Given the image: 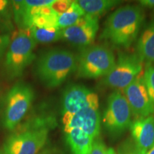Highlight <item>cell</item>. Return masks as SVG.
<instances>
[{
    "instance_id": "obj_7",
    "label": "cell",
    "mask_w": 154,
    "mask_h": 154,
    "mask_svg": "<svg viewBox=\"0 0 154 154\" xmlns=\"http://www.w3.org/2000/svg\"><path fill=\"white\" fill-rule=\"evenodd\" d=\"M131 110L124 94L119 90L113 91L107 99L103 114V124L113 137L119 136L129 128Z\"/></svg>"
},
{
    "instance_id": "obj_29",
    "label": "cell",
    "mask_w": 154,
    "mask_h": 154,
    "mask_svg": "<svg viewBox=\"0 0 154 154\" xmlns=\"http://www.w3.org/2000/svg\"><path fill=\"white\" fill-rule=\"evenodd\" d=\"M0 154H5V153H4V152H3V151H0Z\"/></svg>"
},
{
    "instance_id": "obj_3",
    "label": "cell",
    "mask_w": 154,
    "mask_h": 154,
    "mask_svg": "<svg viewBox=\"0 0 154 154\" xmlns=\"http://www.w3.org/2000/svg\"><path fill=\"white\" fill-rule=\"evenodd\" d=\"M52 121L38 119L16 129L5 140V154H37L47 143Z\"/></svg>"
},
{
    "instance_id": "obj_11",
    "label": "cell",
    "mask_w": 154,
    "mask_h": 154,
    "mask_svg": "<svg viewBox=\"0 0 154 154\" xmlns=\"http://www.w3.org/2000/svg\"><path fill=\"white\" fill-rule=\"evenodd\" d=\"M124 95L131 112L138 118L154 115V106L144 84L143 76H138L124 89Z\"/></svg>"
},
{
    "instance_id": "obj_18",
    "label": "cell",
    "mask_w": 154,
    "mask_h": 154,
    "mask_svg": "<svg viewBox=\"0 0 154 154\" xmlns=\"http://www.w3.org/2000/svg\"><path fill=\"white\" fill-rule=\"evenodd\" d=\"M85 14L76 1H73L70 7L64 13L59 15L57 21L58 27L64 29L74 26L82 17Z\"/></svg>"
},
{
    "instance_id": "obj_26",
    "label": "cell",
    "mask_w": 154,
    "mask_h": 154,
    "mask_svg": "<svg viewBox=\"0 0 154 154\" xmlns=\"http://www.w3.org/2000/svg\"><path fill=\"white\" fill-rule=\"evenodd\" d=\"M37 154H58V151L54 146L47 143Z\"/></svg>"
},
{
    "instance_id": "obj_22",
    "label": "cell",
    "mask_w": 154,
    "mask_h": 154,
    "mask_svg": "<svg viewBox=\"0 0 154 154\" xmlns=\"http://www.w3.org/2000/svg\"><path fill=\"white\" fill-rule=\"evenodd\" d=\"M12 17V1L0 0V17L5 20L11 22Z\"/></svg>"
},
{
    "instance_id": "obj_9",
    "label": "cell",
    "mask_w": 154,
    "mask_h": 154,
    "mask_svg": "<svg viewBox=\"0 0 154 154\" xmlns=\"http://www.w3.org/2000/svg\"><path fill=\"white\" fill-rule=\"evenodd\" d=\"M88 108H99L97 94L85 86H69L64 90L61 99V121Z\"/></svg>"
},
{
    "instance_id": "obj_2",
    "label": "cell",
    "mask_w": 154,
    "mask_h": 154,
    "mask_svg": "<svg viewBox=\"0 0 154 154\" xmlns=\"http://www.w3.org/2000/svg\"><path fill=\"white\" fill-rule=\"evenodd\" d=\"M77 68V56L63 49H53L42 54L36 59L35 74L44 86H59Z\"/></svg>"
},
{
    "instance_id": "obj_14",
    "label": "cell",
    "mask_w": 154,
    "mask_h": 154,
    "mask_svg": "<svg viewBox=\"0 0 154 154\" xmlns=\"http://www.w3.org/2000/svg\"><path fill=\"white\" fill-rule=\"evenodd\" d=\"M136 54L143 61L154 63V19L143 29L138 37Z\"/></svg>"
},
{
    "instance_id": "obj_16",
    "label": "cell",
    "mask_w": 154,
    "mask_h": 154,
    "mask_svg": "<svg viewBox=\"0 0 154 154\" xmlns=\"http://www.w3.org/2000/svg\"><path fill=\"white\" fill-rule=\"evenodd\" d=\"M78 5L85 13L90 16L99 17L111 9L118 6L121 1L118 0H78Z\"/></svg>"
},
{
    "instance_id": "obj_17",
    "label": "cell",
    "mask_w": 154,
    "mask_h": 154,
    "mask_svg": "<svg viewBox=\"0 0 154 154\" xmlns=\"http://www.w3.org/2000/svg\"><path fill=\"white\" fill-rule=\"evenodd\" d=\"M28 31L36 44H50L61 39V29L59 27L38 28L32 26Z\"/></svg>"
},
{
    "instance_id": "obj_1",
    "label": "cell",
    "mask_w": 154,
    "mask_h": 154,
    "mask_svg": "<svg viewBox=\"0 0 154 154\" xmlns=\"http://www.w3.org/2000/svg\"><path fill=\"white\" fill-rule=\"evenodd\" d=\"M144 19L140 7L135 5L121 7L108 17L100 38L116 47H130L138 37Z\"/></svg>"
},
{
    "instance_id": "obj_19",
    "label": "cell",
    "mask_w": 154,
    "mask_h": 154,
    "mask_svg": "<svg viewBox=\"0 0 154 154\" xmlns=\"http://www.w3.org/2000/svg\"><path fill=\"white\" fill-rule=\"evenodd\" d=\"M143 79L150 99L154 106V65H150L146 69Z\"/></svg>"
},
{
    "instance_id": "obj_28",
    "label": "cell",
    "mask_w": 154,
    "mask_h": 154,
    "mask_svg": "<svg viewBox=\"0 0 154 154\" xmlns=\"http://www.w3.org/2000/svg\"><path fill=\"white\" fill-rule=\"evenodd\" d=\"M146 154H154V143L153 145L152 146V147L150 149L149 151H147V153Z\"/></svg>"
},
{
    "instance_id": "obj_6",
    "label": "cell",
    "mask_w": 154,
    "mask_h": 154,
    "mask_svg": "<svg viewBox=\"0 0 154 154\" xmlns=\"http://www.w3.org/2000/svg\"><path fill=\"white\" fill-rule=\"evenodd\" d=\"M115 63V57L110 49L103 45H91L81 49L77 56L76 76L88 79L105 77Z\"/></svg>"
},
{
    "instance_id": "obj_12",
    "label": "cell",
    "mask_w": 154,
    "mask_h": 154,
    "mask_svg": "<svg viewBox=\"0 0 154 154\" xmlns=\"http://www.w3.org/2000/svg\"><path fill=\"white\" fill-rule=\"evenodd\" d=\"M101 118L99 108H88L62 122L64 132L78 129L95 139L99 136Z\"/></svg>"
},
{
    "instance_id": "obj_25",
    "label": "cell",
    "mask_w": 154,
    "mask_h": 154,
    "mask_svg": "<svg viewBox=\"0 0 154 154\" xmlns=\"http://www.w3.org/2000/svg\"><path fill=\"white\" fill-rule=\"evenodd\" d=\"M14 29L11 22L5 20L0 17V35L4 34H10Z\"/></svg>"
},
{
    "instance_id": "obj_27",
    "label": "cell",
    "mask_w": 154,
    "mask_h": 154,
    "mask_svg": "<svg viewBox=\"0 0 154 154\" xmlns=\"http://www.w3.org/2000/svg\"><path fill=\"white\" fill-rule=\"evenodd\" d=\"M139 3L142 7H146V8H154V0H140Z\"/></svg>"
},
{
    "instance_id": "obj_15",
    "label": "cell",
    "mask_w": 154,
    "mask_h": 154,
    "mask_svg": "<svg viewBox=\"0 0 154 154\" xmlns=\"http://www.w3.org/2000/svg\"><path fill=\"white\" fill-rule=\"evenodd\" d=\"M72 154H91L94 138L82 131L74 129L65 133Z\"/></svg>"
},
{
    "instance_id": "obj_4",
    "label": "cell",
    "mask_w": 154,
    "mask_h": 154,
    "mask_svg": "<svg viewBox=\"0 0 154 154\" xmlns=\"http://www.w3.org/2000/svg\"><path fill=\"white\" fill-rule=\"evenodd\" d=\"M35 93L30 84L18 82L6 94L4 99L2 124L8 131H14L28 113Z\"/></svg>"
},
{
    "instance_id": "obj_21",
    "label": "cell",
    "mask_w": 154,
    "mask_h": 154,
    "mask_svg": "<svg viewBox=\"0 0 154 154\" xmlns=\"http://www.w3.org/2000/svg\"><path fill=\"white\" fill-rule=\"evenodd\" d=\"M91 154H116V152L112 148L107 147L101 139L96 138L94 140Z\"/></svg>"
},
{
    "instance_id": "obj_10",
    "label": "cell",
    "mask_w": 154,
    "mask_h": 154,
    "mask_svg": "<svg viewBox=\"0 0 154 154\" xmlns=\"http://www.w3.org/2000/svg\"><path fill=\"white\" fill-rule=\"evenodd\" d=\"M99 28V17L84 14L74 26L61 29V39L83 49L92 45Z\"/></svg>"
},
{
    "instance_id": "obj_20",
    "label": "cell",
    "mask_w": 154,
    "mask_h": 154,
    "mask_svg": "<svg viewBox=\"0 0 154 154\" xmlns=\"http://www.w3.org/2000/svg\"><path fill=\"white\" fill-rule=\"evenodd\" d=\"M147 151L140 149L132 139L126 140L119 148L116 154H146Z\"/></svg>"
},
{
    "instance_id": "obj_8",
    "label": "cell",
    "mask_w": 154,
    "mask_h": 154,
    "mask_svg": "<svg viewBox=\"0 0 154 154\" xmlns=\"http://www.w3.org/2000/svg\"><path fill=\"white\" fill-rule=\"evenodd\" d=\"M143 63L136 53L119 54L112 70L103 77V84L116 89H124L139 76Z\"/></svg>"
},
{
    "instance_id": "obj_23",
    "label": "cell",
    "mask_w": 154,
    "mask_h": 154,
    "mask_svg": "<svg viewBox=\"0 0 154 154\" xmlns=\"http://www.w3.org/2000/svg\"><path fill=\"white\" fill-rule=\"evenodd\" d=\"M73 1L68 0H56L55 2L51 6L54 11L60 15L64 13L72 5Z\"/></svg>"
},
{
    "instance_id": "obj_5",
    "label": "cell",
    "mask_w": 154,
    "mask_h": 154,
    "mask_svg": "<svg viewBox=\"0 0 154 154\" xmlns=\"http://www.w3.org/2000/svg\"><path fill=\"white\" fill-rule=\"evenodd\" d=\"M36 43L28 30H20L11 38L4 61V72L10 80L22 76L26 69L35 59Z\"/></svg>"
},
{
    "instance_id": "obj_24",
    "label": "cell",
    "mask_w": 154,
    "mask_h": 154,
    "mask_svg": "<svg viewBox=\"0 0 154 154\" xmlns=\"http://www.w3.org/2000/svg\"><path fill=\"white\" fill-rule=\"evenodd\" d=\"M11 40L10 34L0 35V62L5 57L7 49L11 43Z\"/></svg>"
},
{
    "instance_id": "obj_13",
    "label": "cell",
    "mask_w": 154,
    "mask_h": 154,
    "mask_svg": "<svg viewBox=\"0 0 154 154\" xmlns=\"http://www.w3.org/2000/svg\"><path fill=\"white\" fill-rule=\"evenodd\" d=\"M129 129L132 140L140 149L149 151L154 143V115L132 121Z\"/></svg>"
}]
</instances>
